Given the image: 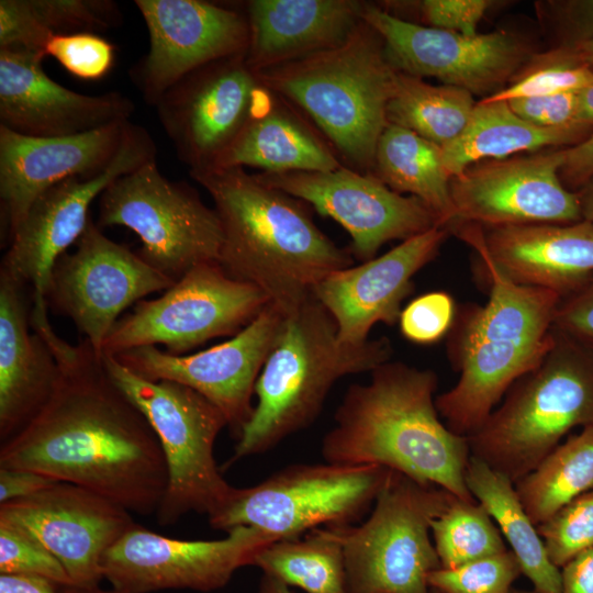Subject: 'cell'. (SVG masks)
<instances>
[{
  "mask_svg": "<svg viewBox=\"0 0 593 593\" xmlns=\"http://www.w3.org/2000/svg\"><path fill=\"white\" fill-rule=\"evenodd\" d=\"M259 179L339 223L350 235V251L365 262L391 240H406L445 227L419 199L398 193L370 172L344 165L332 171L260 172Z\"/></svg>",
  "mask_w": 593,
  "mask_h": 593,
  "instance_id": "cell-19",
  "label": "cell"
},
{
  "mask_svg": "<svg viewBox=\"0 0 593 593\" xmlns=\"http://www.w3.org/2000/svg\"><path fill=\"white\" fill-rule=\"evenodd\" d=\"M38 21L53 34L103 32L116 27L122 14L111 0H29Z\"/></svg>",
  "mask_w": 593,
  "mask_h": 593,
  "instance_id": "cell-40",
  "label": "cell"
},
{
  "mask_svg": "<svg viewBox=\"0 0 593 593\" xmlns=\"http://www.w3.org/2000/svg\"><path fill=\"white\" fill-rule=\"evenodd\" d=\"M210 194L222 226L219 264L231 278L256 286L287 314L328 275L354 266L314 223L301 200L243 167L189 170Z\"/></svg>",
  "mask_w": 593,
  "mask_h": 593,
  "instance_id": "cell-3",
  "label": "cell"
},
{
  "mask_svg": "<svg viewBox=\"0 0 593 593\" xmlns=\"http://www.w3.org/2000/svg\"><path fill=\"white\" fill-rule=\"evenodd\" d=\"M430 593H441V592L430 588Z\"/></svg>",
  "mask_w": 593,
  "mask_h": 593,
  "instance_id": "cell-58",
  "label": "cell"
},
{
  "mask_svg": "<svg viewBox=\"0 0 593 593\" xmlns=\"http://www.w3.org/2000/svg\"><path fill=\"white\" fill-rule=\"evenodd\" d=\"M578 121L593 125V83L580 91Z\"/></svg>",
  "mask_w": 593,
  "mask_h": 593,
  "instance_id": "cell-53",
  "label": "cell"
},
{
  "mask_svg": "<svg viewBox=\"0 0 593 593\" xmlns=\"http://www.w3.org/2000/svg\"><path fill=\"white\" fill-rule=\"evenodd\" d=\"M156 154L150 134L132 123L107 169L93 177L65 180L34 200L9 240L0 272L31 288L33 303L46 304L53 268L83 233L92 201L118 177L155 160Z\"/></svg>",
  "mask_w": 593,
  "mask_h": 593,
  "instance_id": "cell-16",
  "label": "cell"
},
{
  "mask_svg": "<svg viewBox=\"0 0 593 593\" xmlns=\"http://www.w3.org/2000/svg\"><path fill=\"white\" fill-rule=\"evenodd\" d=\"M149 49L128 74L150 105L177 81L210 63L245 54L249 27L244 12L202 0H135Z\"/></svg>",
  "mask_w": 593,
  "mask_h": 593,
  "instance_id": "cell-21",
  "label": "cell"
},
{
  "mask_svg": "<svg viewBox=\"0 0 593 593\" xmlns=\"http://www.w3.org/2000/svg\"><path fill=\"white\" fill-rule=\"evenodd\" d=\"M559 176L564 187L573 192L593 177V133L580 143L566 147Z\"/></svg>",
  "mask_w": 593,
  "mask_h": 593,
  "instance_id": "cell-49",
  "label": "cell"
},
{
  "mask_svg": "<svg viewBox=\"0 0 593 593\" xmlns=\"http://www.w3.org/2000/svg\"><path fill=\"white\" fill-rule=\"evenodd\" d=\"M256 72L268 90L311 119L339 159L371 172L399 71L367 22L361 19L336 47Z\"/></svg>",
  "mask_w": 593,
  "mask_h": 593,
  "instance_id": "cell-6",
  "label": "cell"
},
{
  "mask_svg": "<svg viewBox=\"0 0 593 593\" xmlns=\"http://www.w3.org/2000/svg\"><path fill=\"white\" fill-rule=\"evenodd\" d=\"M392 354L384 336L361 345L342 343L332 315L313 294L309 296L283 316L256 381L253 414L225 467L265 454L309 427L337 380L370 372Z\"/></svg>",
  "mask_w": 593,
  "mask_h": 593,
  "instance_id": "cell-5",
  "label": "cell"
},
{
  "mask_svg": "<svg viewBox=\"0 0 593 593\" xmlns=\"http://www.w3.org/2000/svg\"><path fill=\"white\" fill-rule=\"evenodd\" d=\"M510 593H536L535 591H521V590H511Z\"/></svg>",
  "mask_w": 593,
  "mask_h": 593,
  "instance_id": "cell-57",
  "label": "cell"
},
{
  "mask_svg": "<svg viewBox=\"0 0 593 593\" xmlns=\"http://www.w3.org/2000/svg\"><path fill=\"white\" fill-rule=\"evenodd\" d=\"M474 251L488 301L457 311L447 353L459 378L435 399L446 426L466 437L484 424L512 384L548 351L560 301L556 292L511 281L481 250Z\"/></svg>",
  "mask_w": 593,
  "mask_h": 593,
  "instance_id": "cell-4",
  "label": "cell"
},
{
  "mask_svg": "<svg viewBox=\"0 0 593 593\" xmlns=\"http://www.w3.org/2000/svg\"><path fill=\"white\" fill-rule=\"evenodd\" d=\"M54 35L38 21L29 0L0 1V49L45 55Z\"/></svg>",
  "mask_w": 593,
  "mask_h": 593,
  "instance_id": "cell-44",
  "label": "cell"
},
{
  "mask_svg": "<svg viewBox=\"0 0 593 593\" xmlns=\"http://www.w3.org/2000/svg\"><path fill=\"white\" fill-rule=\"evenodd\" d=\"M58 593H126L114 588L102 589L100 585L97 586H77V585H67L59 586Z\"/></svg>",
  "mask_w": 593,
  "mask_h": 593,
  "instance_id": "cell-56",
  "label": "cell"
},
{
  "mask_svg": "<svg viewBox=\"0 0 593 593\" xmlns=\"http://www.w3.org/2000/svg\"><path fill=\"white\" fill-rule=\"evenodd\" d=\"M466 484L472 496L488 511L507 540L522 573L536 593H561V572L549 559L536 525L527 515L515 484L501 472L470 456Z\"/></svg>",
  "mask_w": 593,
  "mask_h": 593,
  "instance_id": "cell-31",
  "label": "cell"
},
{
  "mask_svg": "<svg viewBox=\"0 0 593 593\" xmlns=\"http://www.w3.org/2000/svg\"><path fill=\"white\" fill-rule=\"evenodd\" d=\"M0 523L41 542L77 586L100 585L105 552L136 524L132 513L118 503L60 481L34 495L0 504Z\"/></svg>",
  "mask_w": 593,
  "mask_h": 593,
  "instance_id": "cell-22",
  "label": "cell"
},
{
  "mask_svg": "<svg viewBox=\"0 0 593 593\" xmlns=\"http://www.w3.org/2000/svg\"><path fill=\"white\" fill-rule=\"evenodd\" d=\"M46 56L54 57L69 74L85 80H98L112 68L115 47L93 33L54 35Z\"/></svg>",
  "mask_w": 593,
  "mask_h": 593,
  "instance_id": "cell-42",
  "label": "cell"
},
{
  "mask_svg": "<svg viewBox=\"0 0 593 593\" xmlns=\"http://www.w3.org/2000/svg\"><path fill=\"white\" fill-rule=\"evenodd\" d=\"M515 114L541 127H561L578 121L580 92H563L506 101Z\"/></svg>",
  "mask_w": 593,
  "mask_h": 593,
  "instance_id": "cell-45",
  "label": "cell"
},
{
  "mask_svg": "<svg viewBox=\"0 0 593 593\" xmlns=\"http://www.w3.org/2000/svg\"><path fill=\"white\" fill-rule=\"evenodd\" d=\"M593 133V125L561 127L534 125L513 112L506 101L477 102L462 133L441 147L445 168L452 178L467 167L488 159H503L546 147L573 146Z\"/></svg>",
  "mask_w": 593,
  "mask_h": 593,
  "instance_id": "cell-30",
  "label": "cell"
},
{
  "mask_svg": "<svg viewBox=\"0 0 593 593\" xmlns=\"http://www.w3.org/2000/svg\"><path fill=\"white\" fill-rule=\"evenodd\" d=\"M361 19L381 36L398 71L436 78L472 94L500 91L532 58L526 43L506 31L465 35L413 23L369 3Z\"/></svg>",
  "mask_w": 593,
  "mask_h": 593,
  "instance_id": "cell-17",
  "label": "cell"
},
{
  "mask_svg": "<svg viewBox=\"0 0 593 593\" xmlns=\"http://www.w3.org/2000/svg\"><path fill=\"white\" fill-rule=\"evenodd\" d=\"M553 327L593 346V278L560 298Z\"/></svg>",
  "mask_w": 593,
  "mask_h": 593,
  "instance_id": "cell-47",
  "label": "cell"
},
{
  "mask_svg": "<svg viewBox=\"0 0 593 593\" xmlns=\"http://www.w3.org/2000/svg\"><path fill=\"white\" fill-rule=\"evenodd\" d=\"M245 166L277 174L332 171L343 164L321 133L271 92L214 167Z\"/></svg>",
  "mask_w": 593,
  "mask_h": 593,
  "instance_id": "cell-29",
  "label": "cell"
},
{
  "mask_svg": "<svg viewBox=\"0 0 593 593\" xmlns=\"http://www.w3.org/2000/svg\"><path fill=\"white\" fill-rule=\"evenodd\" d=\"M390 472L373 465H291L255 485L234 486L208 521L225 533L249 526L278 540L321 526L351 525L373 505Z\"/></svg>",
  "mask_w": 593,
  "mask_h": 593,
  "instance_id": "cell-10",
  "label": "cell"
},
{
  "mask_svg": "<svg viewBox=\"0 0 593 593\" xmlns=\"http://www.w3.org/2000/svg\"><path fill=\"white\" fill-rule=\"evenodd\" d=\"M511 281L563 298L593 278V223H533L481 227L454 224Z\"/></svg>",
  "mask_w": 593,
  "mask_h": 593,
  "instance_id": "cell-26",
  "label": "cell"
},
{
  "mask_svg": "<svg viewBox=\"0 0 593 593\" xmlns=\"http://www.w3.org/2000/svg\"><path fill=\"white\" fill-rule=\"evenodd\" d=\"M270 94L245 53L188 74L155 108L178 158L200 170L216 165Z\"/></svg>",
  "mask_w": 593,
  "mask_h": 593,
  "instance_id": "cell-13",
  "label": "cell"
},
{
  "mask_svg": "<svg viewBox=\"0 0 593 593\" xmlns=\"http://www.w3.org/2000/svg\"><path fill=\"white\" fill-rule=\"evenodd\" d=\"M561 572V593H593V547L569 560Z\"/></svg>",
  "mask_w": 593,
  "mask_h": 593,
  "instance_id": "cell-50",
  "label": "cell"
},
{
  "mask_svg": "<svg viewBox=\"0 0 593 593\" xmlns=\"http://www.w3.org/2000/svg\"><path fill=\"white\" fill-rule=\"evenodd\" d=\"M593 83V70L580 60L574 49L558 51L538 58L513 82L484 97L491 101L580 92Z\"/></svg>",
  "mask_w": 593,
  "mask_h": 593,
  "instance_id": "cell-37",
  "label": "cell"
},
{
  "mask_svg": "<svg viewBox=\"0 0 593 593\" xmlns=\"http://www.w3.org/2000/svg\"><path fill=\"white\" fill-rule=\"evenodd\" d=\"M370 174L393 191L419 199L446 228L452 223L451 177L440 146L389 123L378 141Z\"/></svg>",
  "mask_w": 593,
  "mask_h": 593,
  "instance_id": "cell-32",
  "label": "cell"
},
{
  "mask_svg": "<svg viewBox=\"0 0 593 593\" xmlns=\"http://www.w3.org/2000/svg\"><path fill=\"white\" fill-rule=\"evenodd\" d=\"M44 56L0 49V125L18 134L56 137L130 121L133 101L118 91L89 96L63 87L43 69Z\"/></svg>",
  "mask_w": 593,
  "mask_h": 593,
  "instance_id": "cell-25",
  "label": "cell"
},
{
  "mask_svg": "<svg viewBox=\"0 0 593 593\" xmlns=\"http://www.w3.org/2000/svg\"><path fill=\"white\" fill-rule=\"evenodd\" d=\"M582 220L593 223V177L577 191Z\"/></svg>",
  "mask_w": 593,
  "mask_h": 593,
  "instance_id": "cell-52",
  "label": "cell"
},
{
  "mask_svg": "<svg viewBox=\"0 0 593 593\" xmlns=\"http://www.w3.org/2000/svg\"><path fill=\"white\" fill-rule=\"evenodd\" d=\"M491 4L488 0H424L418 8L427 26L474 35Z\"/></svg>",
  "mask_w": 593,
  "mask_h": 593,
  "instance_id": "cell-46",
  "label": "cell"
},
{
  "mask_svg": "<svg viewBox=\"0 0 593 593\" xmlns=\"http://www.w3.org/2000/svg\"><path fill=\"white\" fill-rule=\"evenodd\" d=\"M457 309L452 296L444 291H433L413 299L401 311V334L415 344H433L449 333Z\"/></svg>",
  "mask_w": 593,
  "mask_h": 593,
  "instance_id": "cell-43",
  "label": "cell"
},
{
  "mask_svg": "<svg viewBox=\"0 0 593 593\" xmlns=\"http://www.w3.org/2000/svg\"><path fill=\"white\" fill-rule=\"evenodd\" d=\"M55 482L33 470L0 467V504L34 495Z\"/></svg>",
  "mask_w": 593,
  "mask_h": 593,
  "instance_id": "cell-48",
  "label": "cell"
},
{
  "mask_svg": "<svg viewBox=\"0 0 593 593\" xmlns=\"http://www.w3.org/2000/svg\"><path fill=\"white\" fill-rule=\"evenodd\" d=\"M270 302L254 284L227 276L219 261L197 265L164 293L138 301L119 318L101 353L163 345L165 351L183 354L219 337H233Z\"/></svg>",
  "mask_w": 593,
  "mask_h": 593,
  "instance_id": "cell-12",
  "label": "cell"
},
{
  "mask_svg": "<svg viewBox=\"0 0 593 593\" xmlns=\"http://www.w3.org/2000/svg\"><path fill=\"white\" fill-rule=\"evenodd\" d=\"M440 566L454 569L507 550L503 536L479 502L455 499L430 524Z\"/></svg>",
  "mask_w": 593,
  "mask_h": 593,
  "instance_id": "cell-36",
  "label": "cell"
},
{
  "mask_svg": "<svg viewBox=\"0 0 593 593\" xmlns=\"http://www.w3.org/2000/svg\"><path fill=\"white\" fill-rule=\"evenodd\" d=\"M58 588L37 577L0 574V593H58Z\"/></svg>",
  "mask_w": 593,
  "mask_h": 593,
  "instance_id": "cell-51",
  "label": "cell"
},
{
  "mask_svg": "<svg viewBox=\"0 0 593 593\" xmlns=\"http://www.w3.org/2000/svg\"><path fill=\"white\" fill-rule=\"evenodd\" d=\"M363 4L351 0L247 1L246 60L260 71L336 47L361 21Z\"/></svg>",
  "mask_w": 593,
  "mask_h": 593,
  "instance_id": "cell-28",
  "label": "cell"
},
{
  "mask_svg": "<svg viewBox=\"0 0 593 593\" xmlns=\"http://www.w3.org/2000/svg\"><path fill=\"white\" fill-rule=\"evenodd\" d=\"M573 49L580 60L593 70V36L582 41Z\"/></svg>",
  "mask_w": 593,
  "mask_h": 593,
  "instance_id": "cell-55",
  "label": "cell"
},
{
  "mask_svg": "<svg viewBox=\"0 0 593 593\" xmlns=\"http://www.w3.org/2000/svg\"><path fill=\"white\" fill-rule=\"evenodd\" d=\"M551 562L562 568L593 547V490L578 496L536 526Z\"/></svg>",
  "mask_w": 593,
  "mask_h": 593,
  "instance_id": "cell-39",
  "label": "cell"
},
{
  "mask_svg": "<svg viewBox=\"0 0 593 593\" xmlns=\"http://www.w3.org/2000/svg\"><path fill=\"white\" fill-rule=\"evenodd\" d=\"M564 150L544 149L467 167L450 179L455 209L450 225L493 227L581 221L578 194L567 189L559 176Z\"/></svg>",
  "mask_w": 593,
  "mask_h": 593,
  "instance_id": "cell-20",
  "label": "cell"
},
{
  "mask_svg": "<svg viewBox=\"0 0 593 593\" xmlns=\"http://www.w3.org/2000/svg\"><path fill=\"white\" fill-rule=\"evenodd\" d=\"M448 234V228L435 226L317 283L312 294L334 318L338 339L361 345L376 324H395L413 291V277L437 256Z\"/></svg>",
  "mask_w": 593,
  "mask_h": 593,
  "instance_id": "cell-23",
  "label": "cell"
},
{
  "mask_svg": "<svg viewBox=\"0 0 593 593\" xmlns=\"http://www.w3.org/2000/svg\"><path fill=\"white\" fill-rule=\"evenodd\" d=\"M515 490L536 526L593 490V426L582 428L558 445L515 483Z\"/></svg>",
  "mask_w": 593,
  "mask_h": 593,
  "instance_id": "cell-34",
  "label": "cell"
},
{
  "mask_svg": "<svg viewBox=\"0 0 593 593\" xmlns=\"http://www.w3.org/2000/svg\"><path fill=\"white\" fill-rule=\"evenodd\" d=\"M521 573L515 555L506 550L454 569L439 568L428 575V585L441 593H510Z\"/></svg>",
  "mask_w": 593,
  "mask_h": 593,
  "instance_id": "cell-38",
  "label": "cell"
},
{
  "mask_svg": "<svg viewBox=\"0 0 593 593\" xmlns=\"http://www.w3.org/2000/svg\"><path fill=\"white\" fill-rule=\"evenodd\" d=\"M437 385L430 369L392 360L379 365L367 383L346 390L322 439L324 460L384 467L475 502L465 481L469 440L439 416Z\"/></svg>",
  "mask_w": 593,
  "mask_h": 593,
  "instance_id": "cell-2",
  "label": "cell"
},
{
  "mask_svg": "<svg viewBox=\"0 0 593 593\" xmlns=\"http://www.w3.org/2000/svg\"><path fill=\"white\" fill-rule=\"evenodd\" d=\"M259 591L260 593H293L289 585L267 574L261 577Z\"/></svg>",
  "mask_w": 593,
  "mask_h": 593,
  "instance_id": "cell-54",
  "label": "cell"
},
{
  "mask_svg": "<svg viewBox=\"0 0 593 593\" xmlns=\"http://www.w3.org/2000/svg\"><path fill=\"white\" fill-rule=\"evenodd\" d=\"M75 245V251L56 261L45 302L55 314L70 318L102 354L107 336L128 306L176 281L107 237L91 217Z\"/></svg>",
  "mask_w": 593,
  "mask_h": 593,
  "instance_id": "cell-14",
  "label": "cell"
},
{
  "mask_svg": "<svg viewBox=\"0 0 593 593\" xmlns=\"http://www.w3.org/2000/svg\"><path fill=\"white\" fill-rule=\"evenodd\" d=\"M264 574L306 593H347L345 557L333 526L300 539H281L261 548L253 564Z\"/></svg>",
  "mask_w": 593,
  "mask_h": 593,
  "instance_id": "cell-33",
  "label": "cell"
},
{
  "mask_svg": "<svg viewBox=\"0 0 593 593\" xmlns=\"http://www.w3.org/2000/svg\"><path fill=\"white\" fill-rule=\"evenodd\" d=\"M97 225L125 226L142 242L138 256L177 281L197 265L219 261L223 240L216 211L155 160L113 180L99 197Z\"/></svg>",
  "mask_w": 593,
  "mask_h": 593,
  "instance_id": "cell-11",
  "label": "cell"
},
{
  "mask_svg": "<svg viewBox=\"0 0 593 593\" xmlns=\"http://www.w3.org/2000/svg\"><path fill=\"white\" fill-rule=\"evenodd\" d=\"M59 383L44 409L1 444L0 467L33 470L96 492L131 513L156 514L167 485L159 441L139 409L109 376L102 354L70 345L36 315Z\"/></svg>",
  "mask_w": 593,
  "mask_h": 593,
  "instance_id": "cell-1",
  "label": "cell"
},
{
  "mask_svg": "<svg viewBox=\"0 0 593 593\" xmlns=\"http://www.w3.org/2000/svg\"><path fill=\"white\" fill-rule=\"evenodd\" d=\"M283 316L269 302L239 333L211 348L175 356L157 346H141L114 357L144 379L174 381L203 395L223 413L237 439L253 414L256 381Z\"/></svg>",
  "mask_w": 593,
  "mask_h": 593,
  "instance_id": "cell-18",
  "label": "cell"
},
{
  "mask_svg": "<svg viewBox=\"0 0 593 593\" xmlns=\"http://www.w3.org/2000/svg\"><path fill=\"white\" fill-rule=\"evenodd\" d=\"M29 287L0 272V441L21 432L48 403L60 368L31 327Z\"/></svg>",
  "mask_w": 593,
  "mask_h": 593,
  "instance_id": "cell-27",
  "label": "cell"
},
{
  "mask_svg": "<svg viewBox=\"0 0 593 593\" xmlns=\"http://www.w3.org/2000/svg\"><path fill=\"white\" fill-rule=\"evenodd\" d=\"M213 540H184L130 528L104 555L103 578L126 593L165 590L211 592L251 566L257 552L278 539L249 526L235 527Z\"/></svg>",
  "mask_w": 593,
  "mask_h": 593,
  "instance_id": "cell-15",
  "label": "cell"
},
{
  "mask_svg": "<svg viewBox=\"0 0 593 593\" xmlns=\"http://www.w3.org/2000/svg\"><path fill=\"white\" fill-rule=\"evenodd\" d=\"M593 426V346L552 327L541 360L468 437L471 455L514 484L575 427Z\"/></svg>",
  "mask_w": 593,
  "mask_h": 593,
  "instance_id": "cell-7",
  "label": "cell"
},
{
  "mask_svg": "<svg viewBox=\"0 0 593 593\" xmlns=\"http://www.w3.org/2000/svg\"><path fill=\"white\" fill-rule=\"evenodd\" d=\"M102 358L113 382L139 409L159 441L167 469V485L155 514L159 525L172 526L189 513H214L234 489L214 456L217 436L227 427L223 413L189 387L150 381L114 356L102 354Z\"/></svg>",
  "mask_w": 593,
  "mask_h": 593,
  "instance_id": "cell-8",
  "label": "cell"
},
{
  "mask_svg": "<svg viewBox=\"0 0 593 593\" xmlns=\"http://www.w3.org/2000/svg\"><path fill=\"white\" fill-rule=\"evenodd\" d=\"M0 574L30 575L72 585L59 560L25 532L0 523Z\"/></svg>",
  "mask_w": 593,
  "mask_h": 593,
  "instance_id": "cell-41",
  "label": "cell"
},
{
  "mask_svg": "<svg viewBox=\"0 0 593 593\" xmlns=\"http://www.w3.org/2000/svg\"><path fill=\"white\" fill-rule=\"evenodd\" d=\"M455 499L391 470L362 524L333 526L344 550L347 593H430L428 575L441 568L430 524Z\"/></svg>",
  "mask_w": 593,
  "mask_h": 593,
  "instance_id": "cell-9",
  "label": "cell"
},
{
  "mask_svg": "<svg viewBox=\"0 0 593 593\" xmlns=\"http://www.w3.org/2000/svg\"><path fill=\"white\" fill-rule=\"evenodd\" d=\"M475 104L468 90L399 71L387 119L444 147L462 133Z\"/></svg>",
  "mask_w": 593,
  "mask_h": 593,
  "instance_id": "cell-35",
  "label": "cell"
},
{
  "mask_svg": "<svg viewBox=\"0 0 593 593\" xmlns=\"http://www.w3.org/2000/svg\"><path fill=\"white\" fill-rule=\"evenodd\" d=\"M132 122L56 137L18 134L0 125V211L5 238L34 200L51 187L76 177H93L116 156Z\"/></svg>",
  "mask_w": 593,
  "mask_h": 593,
  "instance_id": "cell-24",
  "label": "cell"
}]
</instances>
